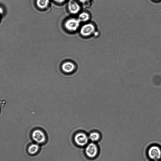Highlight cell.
<instances>
[{"label": "cell", "mask_w": 161, "mask_h": 161, "mask_svg": "<svg viewBox=\"0 0 161 161\" xmlns=\"http://www.w3.org/2000/svg\"><path fill=\"white\" fill-rule=\"evenodd\" d=\"M81 23L78 18H71L65 21L64 26L69 32H75L80 28Z\"/></svg>", "instance_id": "1"}, {"label": "cell", "mask_w": 161, "mask_h": 161, "mask_svg": "<svg viewBox=\"0 0 161 161\" xmlns=\"http://www.w3.org/2000/svg\"><path fill=\"white\" fill-rule=\"evenodd\" d=\"M80 35L84 37H88L96 33V29L93 24H86L82 26L80 29Z\"/></svg>", "instance_id": "2"}, {"label": "cell", "mask_w": 161, "mask_h": 161, "mask_svg": "<svg viewBox=\"0 0 161 161\" xmlns=\"http://www.w3.org/2000/svg\"><path fill=\"white\" fill-rule=\"evenodd\" d=\"M69 13L72 15L79 14L81 10V7L79 3L75 0H70L68 6Z\"/></svg>", "instance_id": "3"}, {"label": "cell", "mask_w": 161, "mask_h": 161, "mask_svg": "<svg viewBox=\"0 0 161 161\" xmlns=\"http://www.w3.org/2000/svg\"><path fill=\"white\" fill-rule=\"evenodd\" d=\"M148 155L150 158L153 160H159L161 158V149L158 146H153L149 149Z\"/></svg>", "instance_id": "4"}, {"label": "cell", "mask_w": 161, "mask_h": 161, "mask_svg": "<svg viewBox=\"0 0 161 161\" xmlns=\"http://www.w3.org/2000/svg\"><path fill=\"white\" fill-rule=\"evenodd\" d=\"M74 140L77 145L80 146H84L88 143L89 137L85 134L80 133L75 136Z\"/></svg>", "instance_id": "5"}, {"label": "cell", "mask_w": 161, "mask_h": 161, "mask_svg": "<svg viewBox=\"0 0 161 161\" xmlns=\"http://www.w3.org/2000/svg\"><path fill=\"white\" fill-rule=\"evenodd\" d=\"M32 137L34 140L38 143H43L46 140V137L44 133L39 130L34 131L32 133Z\"/></svg>", "instance_id": "6"}, {"label": "cell", "mask_w": 161, "mask_h": 161, "mask_svg": "<svg viewBox=\"0 0 161 161\" xmlns=\"http://www.w3.org/2000/svg\"><path fill=\"white\" fill-rule=\"evenodd\" d=\"M98 149L97 146L93 143L90 144L86 148L85 152L87 156L90 158H93L97 155Z\"/></svg>", "instance_id": "7"}, {"label": "cell", "mask_w": 161, "mask_h": 161, "mask_svg": "<svg viewBox=\"0 0 161 161\" xmlns=\"http://www.w3.org/2000/svg\"><path fill=\"white\" fill-rule=\"evenodd\" d=\"M75 68V66L73 63L71 61L64 62L61 66L62 70L64 72L66 73L72 72Z\"/></svg>", "instance_id": "8"}, {"label": "cell", "mask_w": 161, "mask_h": 161, "mask_svg": "<svg viewBox=\"0 0 161 161\" xmlns=\"http://www.w3.org/2000/svg\"><path fill=\"white\" fill-rule=\"evenodd\" d=\"M50 0H36V5L39 9L43 10L47 8L49 5Z\"/></svg>", "instance_id": "9"}, {"label": "cell", "mask_w": 161, "mask_h": 161, "mask_svg": "<svg viewBox=\"0 0 161 161\" xmlns=\"http://www.w3.org/2000/svg\"><path fill=\"white\" fill-rule=\"evenodd\" d=\"M90 17V16L88 13L83 12L79 14L78 18L81 23H86L89 21Z\"/></svg>", "instance_id": "10"}, {"label": "cell", "mask_w": 161, "mask_h": 161, "mask_svg": "<svg viewBox=\"0 0 161 161\" xmlns=\"http://www.w3.org/2000/svg\"><path fill=\"white\" fill-rule=\"evenodd\" d=\"M39 147L38 145L34 144L30 145L28 148V152L31 155L36 154L38 151Z\"/></svg>", "instance_id": "11"}, {"label": "cell", "mask_w": 161, "mask_h": 161, "mask_svg": "<svg viewBox=\"0 0 161 161\" xmlns=\"http://www.w3.org/2000/svg\"><path fill=\"white\" fill-rule=\"evenodd\" d=\"M89 138L92 141H97L99 140L100 138V135L98 133L93 132L90 134Z\"/></svg>", "instance_id": "12"}, {"label": "cell", "mask_w": 161, "mask_h": 161, "mask_svg": "<svg viewBox=\"0 0 161 161\" xmlns=\"http://www.w3.org/2000/svg\"><path fill=\"white\" fill-rule=\"evenodd\" d=\"M66 0H53V1L58 4H62L65 2Z\"/></svg>", "instance_id": "13"}, {"label": "cell", "mask_w": 161, "mask_h": 161, "mask_svg": "<svg viewBox=\"0 0 161 161\" xmlns=\"http://www.w3.org/2000/svg\"><path fill=\"white\" fill-rule=\"evenodd\" d=\"M78 1L84 5L90 2V0H78Z\"/></svg>", "instance_id": "14"}, {"label": "cell", "mask_w": 161, "mask_h": 161, "mask_svg": "<svg viewBox=\"0 0 161 161\" xmlns=\"http://www.w3.org/2000/svg\"><path fill=\"white\" fill-rule=\"evenodd\" d=\"M3 13V10L2 8L0 7V20H1V17Z\"/></svg>", "instance_id": "15"}, {"label": "cell", "mask_w": 161, "mask_h": 161, "mask_svg": "<svg viewBox=\"0 0 161 161\" xmlns=\"http://www.w3.org/2000/svg\"><path fill=\"white\" fill-rule=\"evenodd\" d=\"M153 1L155 2H159L160 1V0H153Z\"/></svg>", "instance_id": "16"}]
</instances>
